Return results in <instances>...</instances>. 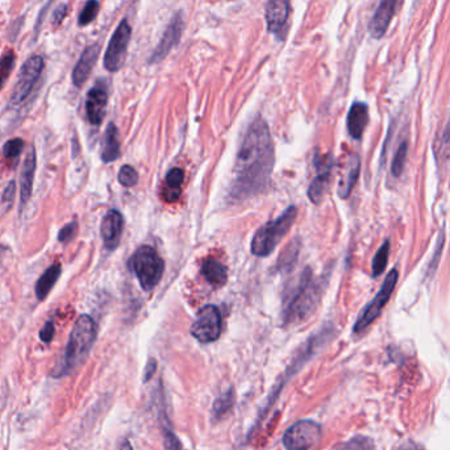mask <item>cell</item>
<instances>
[{
	"label": "cell",
	"instance_id": "1",
	"mask_svg": "<svg viewBox=\"0 0 450 450\" xmlns=\"http://www.w3.org/2000/svg\"><path fill=\"white\" fill-rule=\"evenodd\" d=\"M274 142L269 125L261 116L250 123L241 140L229 195L233 200H247L263 192L274 169Z\"/></svg>",
	"mask_w": 450,
	"mask_h": 450
},
{
	"label": "cell",
	"instance_id": "2",
	"mask_svg": "<svg viewBox=\"0 0 450 450\" xmlns=\"http://www.w3.org/2000/svg\"><path fill=\"white\" fill-rule=\"evenodd\" d=\"M323 291L320 279H316L312 270L306 267L298 282L288 288L283 299L282 320L283 324H294L306 320L316 310Z\"/></svg>",
	"mask_w": 450,
	"mask_h": 450
},
{
	"label": "cell",
	"instance_id": "3",
	"mask_svg": "<svg viewBox=\"0 0 450 450\" xmlns=\"http://www.w3.org/2000/svg\"><path fill=\"white\" fill-rule=\"evenodd\" d=\"M98 336V326L88 315H82L75 322L62 357L51 372L53 378H62L73 373L86 361Z\"/></svg>",
	"mask_w": 450,
	"mask_h": 450
},
{
	"label": "cell",
	"instance_id": "4",
	"mask_svg": "<svg viewBox=\"0 0 450 450\" xmlns=\"http://www.w3.org/2000/svg\"><path fill=\"white\" fill-rule=\"evenodd\" d=\"M298 216V208L290 206L285 212L257 229L251 240V254L256 257L270 256L278 244L288 235Z\"/></svg>",
	"mask_w": 450,
	"mask_h": 450
},
{
	"label": "cell",
	"instance_id": "5",
	"mask_svg": "<svg viewBox=\"0 0 450 450\" xmlns=\"http://www.w3.org/2000/svg\"><path fill=\"white\" fill-rule=\"evenodd\" d=\"M129 267L138 276L141 288L144 291H150L161 282L165 262L153 247L142 245L131 257Z\"/></svg>",
	"mask_w": 450,
	"mask_h": 450
},
{
	"label": "cell",
	"instance_id": "6",
	"mask_svg": "<svg viewBox=\"0 0 450 450\" xmlns=\"http://www.w3.org/2000/svg\"><path fill=\"white\" fill-rule=\"evenodd\" d=\"M192 338H197L201 344H211L217 341L223 332V319L220 310L213 306L207 304L201 307L197 313V319L190 329Z\"/></svg>",
	"mask_w": 450,
	"mask_h": 450
},
{
	"label": "cell",
	"instance_id": "7",
	"mask_svg": "<svg viewBox=\"0 0 450 450\" xmlns=\"http://www.w3.org/2000/svg\"><path fill=\"white\" fill-rule=\"evenodd\" d=\"M44 70V58L41 56H33L25 61L17 82L13 88L12 97L10 100L11 107H19L29 98L33 88H36L38 79Z\"/></svg>",
	"mask_w": 450,
	"mask_h": 450
},
{
	"label": "cell",
	"instance_id": "8",
	"mask_svg": "<svg viewBox=\"0 0 450 450\" xmlns=\"http://www.w3.org/2000/svg\"><path fill=\"white\" fill-rule=\"evenodd\" d=\"M131 38H132V28L126 22V19H124L115 29L104 54V67L110 73H116L124 66Z\"/></svg>",
	"mask_w": 450,
	"mask_h": 450
},
{
	"label": "cell",
	"instance_id": "9",
	"mask_svg": "<svg viewBox=\"0 0 450 450\" xmlns=\"http://www.w3.org/2000/svg\"><path fill=\"white\" fill-rule=\"evenodd\" d=\"M322 438V426L313 420H300L291 425L283 435L286 450H310Z\"/></svg>",
	"mask_w": 450,
	"mask_h": 450
},
{
	"label": "cell",
	"instance_id": "10",
	"mask_svg": "<svg viewBox=\"0 0 450 450\" xmlns=\"http://www.w3.org/2000/svg\"><path fill=\"white\" fill-rule=\"evenodd\" d=\"M398 282V270L394 269L388 273V278L385 279L382 288L379 290V292L375 295L374 299L372 300V303L365 308L362 315L358 317L357 323L354 324V333H361L367 326L373 324L375 319L381 315L382 310L385 308V306L388 304V300L391 298L394 288L397 286Z\"/></svg>",
	"mask_w": 450,
	"mask_h": 450
},
{
	"label": "cell",
	"instance_id": "11",
	"mask_svg": "<svg viewBox=\"0 0 450 450\" xmlns=\"http://www.w3.org/2000/svg\"><path fill=\"white\" fill-rule=\"evenodd\" d=\"M290 13H291L290 0H267L266 12H265L267 32L283 41L288 36Z\"/></svg>",
	"mask_w": 450,
	"mask_h": 450
},
{
	"label": "cell",
	"instance_id": "12",
	"mask_svg": "<svg viewBox=\"0 0 450 450\" xmlns=\"http://www.w3.org/2000/svg\"><path fill=\"white\" fill-rule=\"evenodd\" d=\"M315 166L317 169V174L313 178L310 188H308V198L310 200L317 204L324 198L325 192L329 188L331 178L335 167V161L332 154L325 156H317L315 158Z\"/></svg>",
	"mask_w": 450,
	"mask_h": 450
},
{
	"label": "cell",
	"instance_id": "13",
	"mask_svg": "<svg viewBox=\"0 0 450 450\" xmlns=\"http://www.w3.org/2000/svg\"><path fill=\"white\" fill-rule=\"evenodd\" d=\"M183 28H185V23L182 19V13H175L170 24L167 25V28L165 29L160 44L157 45V48L150 56L149 63L153 65V63L161 62L167 57V54L179 44L182 35H183Z\"/></svg>",
	"mask_w": 450,
	"mask_h": 450
},
{
	"label": "cell",
	"instance_id": "14",
	"mask_svg": "<svg viewBox=\"0 0 450 450\" xmlns=\"http://www.w3.org/2000/svg\"><path fill=\"white\" fill-rule=\"evenodd\" d=\"M123 229L124 217L117 210H110L104 215L100 225V235L106 249L115 250L119 247Z\"/></svg>",
	"mask_w": 450,
	"mask_h": 450
},
{
	"label": "cell",
	"instance_id": "15",
	"mask_svg": "<svg viewBox=\"0 0 450 450\" xmlns=\"http://www.w3.org/2000/svg\"><path fill=\"white\" fill-rule=\"evenodd\" d=\"M108 103V90L104 82H98L88 92L86 98V113L88 122L92 125L101 124Z\"/></svg>",
	"mask_w": 450,
	"mask_h": 450
},
{
	"label": "cell",
	"instance_id": "16",
	"mask_svg": "<svg viewBox=\"0 0 450 450\" xmlns=\"http://www.w3.org/2000/svg\"><path fill=\"white\" fill-rule=\"evenodd\" d=\"M399 0H382L378 6L374 16L369 24V31L373 38L379 40L383 38L388 32L391 20L394 19Z\"/></svg>",
	"mask_w": 450,
	"mask_h": 450
},
{
	"label": "cell",
	"instance_id": "17",
	"mask_svg": "<svg viewBox=\"0 0 450 450\" xmlns=\"http://www.w3.org/2000/svg\"><path fill=\"white\" fill-rule=\"evenodd\" d=\"M99 44H92L83 50V53L79 57V61L75 65L73 75H72L75 88H82L86 83L95 63L99 58Z\"/></svg>",
	"mask_w": 450,
	"mask_h": 450
},
{
	"label": "cell",
	"instance_id": "18",
	"mask_svg": "<svg viewBox=\"0 0 450 450\" xmlns=\"http://www.w3.org/2000/svg\"><path fill=\"white\" fill-rule=\"evenodd\" d=\"M36 165H38L36 150L32 147L25 157L22 175H20V201H22L23 207L32 197L33 181H35V174H36Z\"/></svg>",
	"mask_w": 450,
	"mask_h": 450
},
{
	"label": "cell",
	"instance_id": "19",
	"mask_svg": "<svg viewBox=\"0 0 450 450\" xmlns=\"http://www.w3.org/2000/svg\"><path fill=\"white\" fill-rule=\"evenodd\" d=\"M361 170V161L358 154H350L348 161L345 163L344 172L340 178L338 183V197L342 199H347L351 192V190L356 186L357 179L360 176Z\"/></svg>",
	"mask_w": 450,
	"mask_h": 450
},
{
	"label": "cell",
	"instance_id": "20",
	"mask_svg": "<svg viewBox=\"0 0 450 450\" xmlns=\"http://www.w3.org/2000/svg\"><path fill=\"white\" fill-rule=\"evenodd\" d=\"M369 123V108L362 101H356L351 104L348 117H347V126L350 136L354 140L362 138L363 132Z\"/></svg>",
	"mask_w": 450,
	"mask_h": 450
},
{
	"label": "cell",
	"instance_id": "21",
	"mask_svg": "<svg viewBox=\"0 0 450 450\" xmlns=\"http://www.w3.org/2000/svg\"><path fill=\"white\" fill-rule=\"evenodd\" d=\"M122 151H120V138H119V131L117 126L110 123L107 125L104 138H103V145H101V161L106 163L113 162L119 160Z\"/></svg>",
	"mask_w": 450,
	"mask_h": 450
},
{
	"label": "cell",
	"instance_id": "22",
	"mask_svg": "<svg viewBox=\"0 0 450 450\" xmlns=\"http://www.w3.org/2000/svg\"><path fill=\"white\" fill-rule=\"evenodd\" d=\"M62 273V267L60 263H54L49 266L42 275L38 278V283H36V297L38 300H45L47 297L49 295L51 288H54V285L57 283V281L60 279V275Z\"/></svg>",
	"mask_w": 450,
	"mask_h": 450
},
{
	"label": "cell",
	"instance_id": "23",
	"mask_svg": "<svg viewBox=\"0 0 450 450\" xmlns=\"http://www.w3.org/2000/svg\"><path fill=\"white\" fill-rule=\"evenodd\" d=\"M201 274L206 278L208 283H211L213 288H223L226 283V267L223 263L216 261V260H206L201 265Z\"/></svg>",
	"mask_w": 450,
	"mask_h": 450
},
{
	"label": "cell",
	"instance_id": "24",
	"mask_svg": "<svg viewBox=\"0 0 450 450\" xmlns=\"http://www.w3.org/2000/svg\"><path fill=\"white\" fill-rule=\"evenodd\" d=\"M185 174L183 170L179 167L172 169L165 179V190H163V198L169 203H174L179 199L182 194V185H183Z\"/></svg>",
	"mask_w": 450,
	"mask_h": 450
},
{
	"label": "cell",
	"instance_id": "25",
	"mask_svg": "<svg viewBox=\"0 0 450 450\" xmlns=\"http://www.w3.org/2000/svg\"><path fill=\"white\" fill-rule=\"evenodd\" d=\"M236 401V397H235V391L232 388H229L228 391L223 392L220 397H217L216 400L213 401L212 406V420L213 422H219L224 417L225 415L231 412V410L233 408Z\"/></svg>",
	"mask_w": 450,
	"mask_h": 450
},
{
	"label": "cell",
	"instance_id": "26",
	"mask_svg": "<svg viewBox=\"0 0 450 450\" xmlns=\"http://www.w3.org/2000/svg\"><path fill=\"white\" fill-rule=\"evenodd\" d=\"M388 254H390V242L386 241L379 250L375 253L374 260H373V276H378L382 274L386 269L388 262Z\"/></svg>",
	"mask_w": 450,
	"mask_h": 450
},
{
	"label": "cell",
	"instance_id": "27",
	"mask_svg": "<svg viewBox=\"0 0 450 450\" xmlns=\"http://www.w3.org/2000/svg\"><path fill=\"white\" fill-rule=\"evenodd\" d=\"M99 13V1L98 0H88L83 10L79 13L78 24L81 26H86L91 24Z\"/></svg>",
	"mask_w": 450,
	"mask_h": 450
},
{
	"label": "cell",
	"instance_id": "28",
	"mask_svg": "<svg viewBox=\"0 0 450 450\" xmlns=\"http://www.w3.org/2000/svg\"><path fill=\"white\" fill-rule=\"evenodd\" d=\"M162 416L163 447H165V450H183L181 440L176 438V435L172 431V428L169 426V424H166L167 423L166 422L167 417H166V415H165L163 411Z\"/></svg>",
	"mask_w": 450,
	"mask_h": 450
},
{
	"label": "cell",
	"instance_id": "29",
	"mask_svg": "<svg viewBox=\"0 0 450 450\" xmlns=\"http://www.w3.org/2000/svg\"><path fill=\"white\" fill-rule=\"evenodd\" d=\"M335 450H376L374 442L370 438L365 436H357L350 438L349 441L341 444L338 449Z\"/></svg>",
	"mask_w": 450,
	"mask_h": 450
},
{
	"label": "cell",
	"instance_id": "30",
	"mask_svg": "<svg viewBox=\"0 0 450 450\" xmlns=\"http://www.w3.org/2000/svg\"><path fill=\"white\" fill-rule=\"evenodd\" d=\"M15 65V53L12 50H7V53L0 58V90L6 85L8 76L12 72Z\"/></svg>",
	"mask_w": 450,
	"mask_h": 450
},
{
	"label": "cell",
	"instance_id": "31",
	"mask_svg": "<svg viewBox=\"0 0 450 450\" xmlns=\"http://www.w3.org/2000/svg\"><path fill=\"white\" fill-rule=\"evenodd\" d=\"M117 179H119V182H120L122 186H124V188H133V186L138 185V173L133 166L124 165L119 170Z\"/></svg>",
	"mask_w": 450,
	"mask_h": 450
},
{
	"label": "cell",
	"instance_id": "32",
	"mask_svg": "<svg viewBox=\"0 0 450 450\" xmlns=\"http://www.w3.org/2000/svg\"><path fill=\"white\" fill-rule=\"evenodd\" d=\"M407 151H408V144L403 142L397 150L395 157L392 160V165H391V173L394 176H400L403 173L406 160H407Z\"/></svg>",
	"mask_w": 450,
	"mask_h": 450
},
{
	"label": "cell",
	"instance_id": "33",
	"mask_svg": "<svg viewBox=\"0 0 450 450\" xmlns=\"http://www.w3.org/2000/svg\"><path fill=\"white\" fill-rule=\"evenodd\" d=\"M24 149V141L22 138H12L3 147V154L7 160H16Z\"/></svg>",
	"mask_w": 450,
	"mask_h": 450
},
{
	"label": "cell",
	"instance_id": "34",
	"mask_svg": "<svg viewBox=\"0 0 450 450\" xmlns=\"http://www.w3.org/2000/svg\"><path fill=\"white\" fill-rule=\"evenodd\" d=\"M298 245H290L288 249L283 251V254L279 258V262L276 263L279 270H288L291 269L292 265L297 262V257H298Z\"/></svg>",
	"mask_w": 450,
	"mask_h": 450
},
{
	"label": "cell",
	"instance_id": "35",
	"mask_svg": "<svg viewBox=\"0 0 450 450\" xmlns=\"http://www.w3.org/2000/svg\"><path fill=\"white\" fill-rule=\"evenodd\" d=\"M78 233V223L76 222H72L67 225H65L62 229L58 233V241L62 244H69L70 241L74 240L75 236Z\"/></svg>",
	"mask_w": 450,
	"mask_h": 450
},
{
	"label": "cell",
	"instance_id": "36",
	"mask_svg": "<svg viewBox=\"0 0 450 450\" xmlns=\"http://www.w3.org/2000/svg\"><path fill=\"white\" fill-rule=\"evenodd\" d=\"M438 153L441 156V158L448 157L450 154V122L447 125L441 140H440V147H438Z\"/></svg>",
	"mask_w": 450,
	"mask_h": 450
},
{
	"label": "cell",
	"instance_id": "37",
	"mask_svg": "<svg viewBox=\"0 0 450 450\" xmlns=\"http://www.w3.org/2000/svg\"><path fill=\"white\" fill-rule=\"evenodd\" d=\"M15 197H16V183L12 181V182L8 183V186L4 190L3 195H1V203L6 207H11L13 200H15Z\"/></svg>",
	"mask_w": 450,
	"mask_h": 450
},
{
	"label": "cell",
	"instance_id": "38",
	"mask_svg": "<svg viewBox=\"0 0 450 450\" xmlns=\"http://www.w3.org/2000/svg\"><path fill=\"white\" fill-rule=\"evenodd\" d=\"M54 332H56L54 331V323L51 320L47 322L45 325L41 328V331H40V340L42 342H45V344H49L54 338Z\"/></svg>",
	"mask_w": 450,
	"mask_h": 450
},
{
	"label": "cell",
	"instance_id": "39",
	"mask_svg": "<svg viewBox=\"0 0 450 450\" xmlns=\"http://www.w3.org/2000/svg\"><path fill=\"white\" fill-rule=\"evenodd\" d=\"M156 372H157V361L154 358H150L147 363L145 372H144V383L149 382L150 379L153 378V375L156 374Z\"/></svg>",
	"mask_w": 450,
	"mask_h": 450
},
{
	"label": "cell",
	"instance_id": "40",
	"mask_svg": "<svg viewBox=\"0 0 450 450\" xmlns=\"http://www.w3.org/2000/svg\"><path fill=\"white\" fill-rule=\"evenodd\" d=\"M66 13H67V7L63 4V6H60L56 11H54V16H53V20H54V24L60 25L63 22V19L66 17Z\"/></svg>",
	"mask_w": 450,
	"mask_h": 450
},
{
	"label": "cell",
	"instance_id": "41",
	"mask_svg": "<svg viewBox=\"0 0 450 450\" xmlns=\"http://www.w3.org/2000/svg\"><path fill=\"white\" fill-rule=\"evenodd\" d=\"M397 450H424L422 447H419L417 444H415L412 441H408V442H404L401 444L399 448Z\"/></svg>",
	"mask_w": 450,
	"mask_h": 450
},
{
	"label": "cell",
	"instance_id": "42",
	"mask_svg": "<svg viewBox=\"0 0 450 450\" xmlns=\"http://www.w3.org/2000/svg\"><path fill=\"white\" fill-rule=\"evenodd\" d=\"M120 450H133L132 449V445L129 441H125L124 444L122 445V449Z\"/></svg>",
	"mask_w": 450,
	"mask_h": 450
}]
</instances>
